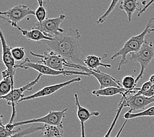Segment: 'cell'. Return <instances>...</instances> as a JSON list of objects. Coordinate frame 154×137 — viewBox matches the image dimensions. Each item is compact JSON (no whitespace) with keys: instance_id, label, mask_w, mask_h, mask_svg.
<instances>
[{"instance_id":"d6986e66","label":"cell","mask_w":154,"mask_h":137,"mask_svg":"<svg viewBox=\"0 0 154 137\" xmlns=\"http://www.w3.org/2000/svg\"><path fill=\"white\" fill-rule=\"evenodd\" d=\"M2 75L3 80L0 83V95L3 96L8 94L14 88L12 83L11 77L7 69L2 71Z\"/></svg>"},{"instance_id":"5bb4252c","label":"cell","mask_w":154,"mask_h":137,"mask_svg":"<svg viewBox=\"0 0 154 137\" xmlns=\"http://www.w3.org/2000/svg\"><path fill=\"white\" fill-rule=\"evenodd\" d=\"M75 106L78 107L77 110V116L81 124V129H82V137H86L85 136V124L86 121L89 120L93 117H98L100 115V112L94 111V112H90V111L83 107L79 102L78 96L77 94H74Z\"/></svg>"},{"instance_id":"30bf717a","label":"cell","mask_w":154,"mask_h":137,"mask_svg":"<svg viewBox=\"0 0 154 137\" xmlns=\"http://www.w3.org/2000/svg\"><path fill=\"white\" fill-rule=\"evenodd\" d=\"M30 55L34 57L40 58L41 61H39V63L49 67L51 69L60 71L66 70L64 69L65 64L68 62L63 57L53 52V51H45L43 54L30 51Z\"/></svg>"},{"instance_id":"4dcf8cb0","label":"cell","mask_w":154,"mask_h":137,"mask_svg":"<svg viewBox=\"0 0 154 137\" xmlns=\"http://www.w3.org/2000/svg\"><path fill=\"white\" fill-rule=\"evenodd\" d=\"M129 121L128 119H126L125 120V121L123 123V125L122 126V127H121V129H119V131H118V132H117V134L116 135V136H115V137H120V135H121V134H122V131H123V129H124V127H125V125H126V124H127V121Z\"/></svg>"},{"instance_id":"7c38bea8","label":"cell","mask_w":154,"mask_h":137,"mask_svg":"<svg viewBox=\"0 0 154 137\" xmlns=\"http://www.w3.org/2000/svg\"><path fill=\"white\" fill-rule=\"evenodd\" d=\"M81 80H82V79H81L80 77H78V78H75V79H71L69 80L65 81V82H63V83L45 86V87L43 88L42 89L38 91L37 92H35V93H34V94H33L30 96H25V97H24L23 99H21L20 102H23V101L32 100V99H34L39 98L45 97V96H49L51 94L55 93L56 92L62 88L69 86V85L72 84V83L80 82Z\"/></svg>"},{"instance_id":"7402d4cb","label":"cell","mask_w":154,"mask_h":137,"mask_svg":"<svg viewBox=\"0 0 154 137\" xmlns=\"http://www.w3.org/2000/svg\"><path fill=\"white\" fill-rule=\"evenodd\" d=\"M2 119L3 116H1V120H0V121H1V124H0V137H12L21 131L20 129L14 130L8 124L3 125Z\"/></svg>"},{"instance_id":"8fae6325","label":"cell","mask_w":154,"mask_h":137,"mask_svg":"<svg viewBox=\"0 0 154 137\" xmlns=\"http://www.w3.org/2000/svg\"><path fill=\"white\" fill-rule=\"evenodd\" d=\"M124 107H129V111H137L144 109L146 106L154 102V98H148L144 95H137L133 94H124L122 95Z\"/></svg>"},{"instance_id":"cb8c5ba5","label":"cell","mask_w":154,"mask_h":137,"mask_svg":"<svg viewBox=\"0 0 154 137\" xmlns=\"http://www.w3.org/2000/svg\"><path fill=\"white\" fill-rule=\"evenodd\" d=\"M123 108H124L123 102L122 99H121V101H120V102H119V103L118 109H117V110L116 115V116H115V117H114V119H113V121H112V124H111V125H110V127H109V129H108V131H107V132L106 133V135H104V137H110L111 133H112V131H113V128H114V127L116 126V123H117V119H118V118H119V116H120V114H121V112H122V109H123Z\"/></svg>"},{"instance_id":"2e32d148","label":"cell","mask_w":154,"mask_h":137,"mask_svg":"<svg viewBox=\"0 0 154 137\" xmlns=\"http://www.w3.org/2000/svg\"><path fill=\"white\" fill-rule=\"evenodd\" d=\"M107 54H105L102 57H98L94 55H87V57H85V60H84V64H85V65L87 67L91 70H97L99 67H103L106 69H109L112 67V65L110 64H102L101 62L104 58L107 57Z\"/></svg>"},{"instance_id":"603a6c76","label":"cell","mask_w":154,"mask_h":137,"mask_svg":"<svg viewBox=\"0 0 154 137\" xmlns=\"http://www.w3.org/2000/svg\"><path fill=\"white\" fill-rule=\"evenodd\" d=\"M122 87L127 90H133L136 86V79L133 76H126L122 79Z\"/></svg>"},{"instance_id":"52a82bcc","label":"cell","mask_w":154,"mask_h":137,"mask_svg":"<svg viewBox=\"0 0 154 137\" xmlns=\"http://www.w3.org/2000/svg\"><path fill=\"white\" fill-rule=\"evenodd\" d=\"M31 15H35V11L23 4H19L5 11L0 13L2 19L9 23L13 27L15 28L20 21Z\"/></svg>"},{"instance_id":"4fadbf2b","label":"cell","mask_w":154,"mask_h":137,"mask_svg":"<svg viewBox=\"0 0 154 137\" xmlns=\"http://www.w3.org/2000/svg\"><path fill=\"white\" fill-rule=\"evenodd\" d=\"M0 38H1L2 46V60L7 70L9 71L11 77L12 83L14 85V77L16 72L15 60L11 53V48L7 44L5 37L3 34L2 31H0Z\"/></svg>"},{"instance_id":"d6a6232c","label":"cell","mask_w":154,"mask_h":137,"mask_svg":"<svg viewBox=\"0 0 154 137\" xmlns=\"http://www.w3.org/2000/svg\"><path fill=\"white\" fill-rule=\"evenodd\" d=\"M150 82H151L152 84H154V74L152 75L151 77L149 78V80Z\"/></svg>"},{"instance_id":"7a4b0ae2","label":"cell","mask_w":154,"mask_h":137,"mask_svg":"<svg viewBox=\"0 0 154 137\" xmlns=\"http://www.w3.org/2000/svg\"><path fill=\"white\" fill-rule=\"evenodd\" d=\"M154 31V17H152L149 18V20L147 23L144 30L140 34L136 36H133L132 37L127 40V41L125 43L124 46L123 47L117 51L116 53L113 54L111 60H113L117 57L121 56L122 59H121V61L118 65V71L121 69L122 67V66L125 65L127 63V55H129L131 53L134 52H137L139 50H140L141 47L142 46L143 44L145 42V37L146 36L150 34L152 32Z\"/></svg>"},{"instance_id":"ba28073f","label":"cell","mask_w":154,"mask_h":137,"mask_svg":"<svg viewBox=\"0 0 154 137\" xmlns=\"http://www.w3.org/2000/svg\"><path fill=\"white\" fill-rule=\"evenodd\" d=\"M66 67L69 68H74L78 69L81 71L85 72L90 74L91 75H93L95 77L98 82L100 84V88H104L107 87H122V85L121 84V83L119 80L116 79L111 75H108L107 73L102 72L98 69L97 70H91L87 67L86 66L76 65V64H68V63L65 64Z\"/></svg>"},{"instance_id":"44dd1931","label":"cell","mask_w":154,"mask_h":137,"mask_svg":"<svg viewBox=\"0 0 154 137\" xmlns=\"http://www.w3.org/2000/svg\"><path fill=\"white\" fill-rule=\"evenodd\" d=\"M142 117H154V106L150 107L147 109L137 113H132L131 111L129 110V112L124 114V118L128 120Z\"/></svg>"},{"instance_id":"9c48e42d","label":"cell","mask_w":154,"mask_h":137,"mask_svg":"<svg viewBox=\"0 0 154 137\" xmlns=\"http://www.w3.org/2000/svg\"><path fill=\"white\" fill-rule=\"evenodd\" d=\"M65 18L66 15L63 14L60 15L57 17L46 18L42 23H35L33 26V28L38 29L45 36L54 38L65 31L60 27L61 23Z\"/></svg>"},{"instance_id":"5b68a950","label":"cell","mask_w":154,"mask_h":137,"mask_svg":"<svg viewBox=\"0 0 154 137\" xmlns=\"http://www.w3.org/2000/svg\"><path fill=\"white\" fill-rule=\"evenodd\" d=\"M68 108H66L63 110L60 111H50L48 114L42 117L37 118V119H29L26 121L14 122L13 124L7 123L11 127L14 129L16 127H20V126L28 125V124H34V123H41L44 125H56L59 126L60 127L63 128V123L62 120L66 116V112Z\"/></svg>"},{"instance_id":"4316f807","label":"cell","mask_w":154,"mask_h":137,"mask_svg":"<svg viewBox=\"0 0 154 137\" xmlns=\"http://www.w3.org/2000/svg\"><path fill=\"white\" fill-rule=\"evenodd\" d=\"M35 16L37 18L38 23H42L47 18V13L46 9L44 6H39L35 11Z\"/></svg>"},{"instance_id":"d4e9b609","label":"cell","mask_w":154,"mask_h":137,"mask_svg":"<svg viewBox=\"0 0 154 137\" xmlns=\"http://www.w3.org/2000/svg\"><path fill=\"white\" fill-rule=\"evenodd\" d=\"M119 2V0H112V3H110V5H109L108 9L106 10V12L98 19L97 24H102L104 23L106 20L108 18V17L110 15V14L112 13L113 9H114L116 6L117 5V4Z\"/></svg>"},{"instance_id":"8992f818","label":"cell","mask_w":154,"mask_h":137,"mask_svg":"<svg viewBox=\"0 0 154 137\" xmlns=\"http://www.w3.org/2000/svg\"><path fill=\"white\" fill-rule=\"evenodd\" d=\"M43 75L42 74L39 73V75L38 77H36V79L34 80L31 81V82L27 83L24 86H22L19 88H14V89L12 90L9 93L3 96H1V99H4L5 101L7 102V104L9 106H11L13 108L12 111V115H11V119L9 122V123L13 124V121L15 119L16 117V106L19 103L21 99H23L24 97H25L24 95V92L26 90H31L33 87L35 86L39 82L40 79H41Z\"/></svg>"},{"instance_id":"9a60e30c","label":"cell","mask_w":154,"mask_h":137,"mask_svg":"<svg viewBox=\"0 0 154 137\" xmlns=\"http://www.w3.org/2000/svg\"><path fill=\"white\" fill-rule=\"evenodd\" d=\"M16 28L22 33V34H23L28 41L39 42L45 41V40H52L53 39L45 36L42 32L38 30V29L32 28L30 31L24 30V29L21 28L20 27H19V25L17 26Z\"/></svg>"},{"instance_id":"277c9868","label":"cell","mask_w":154,"mask_h":137,"mask_svg":"<svg viewBox=\"0 0 154 137\" xmlns=\"http://www.w3.org/2000/svg\"><path fill=\"white\" fill-rule=\"evenodd\" d=\"M153 58L154 46L152 42H148L146 40L140 50L137 52L130 54V61L137 62L140 65V72L136 78V85L142 78L146 68Z\"/></svg>"},{"instance_id":"6da1fadb","label":"cell","mask_w":154,"mask_h":137,"mask_svg":"<svg viewBox=\"0 0 154 137\" xmlns=\"http://www.w3.org/2000/svg\"><path fill=\"white\" fill-rule=\"evenodd\" d=\"M80 38L78 29L70 28L52 40H45L39 43L47 46L48 51L63 57L68 64L85 66L84 64L85 57L81 49Z\"/></svg>"},{"instance_id":"83f0119b","label":"cell","mask_w":154,"mask_h":137,"mask_svg":"<svg viewBox=\"0 0 154 137\" xmlns=\"http://www.w3.org/2000/svg\"><path fill=\"white\" fill-rule=\"evenodd\" d=\"M153 84L150 82V81H147V82L144 83L142 84V86L141 88H140V90L137 91V93L135 94L137 95H144L146 92H147L149 89L150 88L152 87Z\"/></svg>"},{"instance_id":"836d02e7","label":"cell","mask_w":154,"mask_h":137,"mask_svg":"<svg viewBox=\"0 0 154 137\" xmlns=\"http://www.w3.org/2000/svg\"><path fill=\"white\" fill-rule=\"evenodd\" d=\"M38 2L39 6H43V0H38Z\"/></svg>"},{"instance_id":"ffe728a7","label":"cell","mask_w":154,"mask_h":137,"mask_svg":"<svg viewBox=\"0 0 154 137\" xmlns=\"http://www.w3.org/2000/svg\"><path fill=\"white\" fill-rule=\"evenodd\" d=\"M43 137H63L64 129L59 126L44 125Z\"/></svg>"},{"instance_id":"f1b7e54d","label":"cell","mask_w":154,"mask_h":137,"mask_svg":"<svg viewBox=\"0 0 154 137\" xmlns=\"http://www.w3.org/2000/svg\"><path fill=\"white\" fill-rule=\"evenodd\" d=\"M144 96H146V97H148V98L153 97L154 96V84H153L152 87L150 88V89L147 92H146V93Z\"/></svg>"},{"instance_id":"ac0fdd59","label":"cell","mask_w":154,"mask_h":137,"mask_svg":"<svg viewBox=\"0 0 154 137\" xmlns=\"http://www.w3.org/2000/svg\"><path fill=\"white\" fill-rule=\"evenodd\" d=\"M128 90L123 87H107L104 88H100L98 90H94L92 92V94L97 97L104 96V97H110L117 94L123 95Z\"/></svg>"},{"instance_id":"484cf974","label":"cell","mask_w":154,"mask_h":137,"mask_svg":"<svg viewBox=\"0 0 154 137\" xmlns=\"http://www.w3.org/2000/svg\"><path fill=\"white\" fill-rule=\"evenodd\" d=\"M11 53L15 61L23 60L26 55V50L23 47H14L11 48Z\"/></svg>"},{"instance_id":"3957f363","label":"cell","mask_w":154,"mask_h":137,"mask_svg":"<svg viewBox=\"0 0 154 137\" xmlns=\"http://www.w3.org/2000/svg\"><path fill=\"white\" fill-rule=\"evenodd\" d=\"M21 68L24 69H32L35 71H38L39 73L42 74L43 75L47 76H72V75H82L85 77H90L91 75L89 73L83 72V71H68V70H64V71H57L51 69L49 67L44 65L40 63H34L32 62L29 58L26 57L24 60L20 64L16 65V69Z\"/></svg>"},{"instance_id":"1f68e13d","label":"cell","mask_w":154,"mask_h":137,"mask_svg":"<svg viewBox=\"0 0 154 137\" xmlns=\"http://www.w3.org/2000/svg\"><path fill=\"white\" fill-rule=\"evenodd\" d=\"M139 3L142 6V9L147 5L151 0H138Z\"/></svg>"},{"instance_id":"f546056e","label":"cell","mask_w":154,"mask_h":137,"mask_svg":"<svg viewBox=\"0 0 154 137\" xmlns=\"http://www.w3.org/2000/svg\"><path fill=\"white\" fill-rule=\"evenodd\" d=\"M154 3V0H151V1H150V2L148 3V4L146 5L145 7H144V8H143L140 12L138 13V17H140V15H141L143 13H144L146 10H147L148 9V7H149L150 6H151L153 3Z\"/></svg>"},{"instance_id":"e0dca14e","label":"cell","mask_w":154,"mask_h":137,"mask_svg":"<svg viewBox=\"0 0 154 137\" xmlns=\"http://www.w3.org/2000/svg\"><path fill=\"white\" fill-rule=\"evenodd\" d=\"M140 3L138 0H122L119 5V9L124 11L126 13L129 22L132 21L133 14L136 11L139 12L141 11V8L139 7Z\"/></svg>"}]
</instances>
